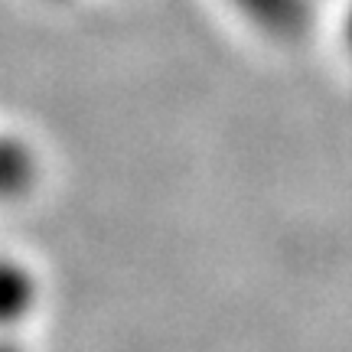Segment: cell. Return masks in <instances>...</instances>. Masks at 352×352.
I'll use <instances>...</instances> for the list:
<instances>
[{"label": "cell", "mask_w": 352, "mask_h": 352, "mask_svg": "<svg viewBox=\"0 0 352 352\" xmlns=\"http://www.w3.org/2000/svg\"><path fill=\"white\" fill-rule=\"evenodd\" d=\"M252 23L277 36H297L310 20L307 0H232Z\"/></svg>", "instance_id": "obj_1"}, {"label": "cell", "mask_w": 352, "mask_h": 352, "mask_svg": "<svg viewBox=\"0 0 352 352\" xmlns=\"http://www.w3.org/2000/svg\"><path fill=\"white\" fill-rule=\"evenodd\" d=\"M36 183V157L20 138L0 134V199H20Z\"/></svg>", "instance_id": "obj_2"}, {"label": "cell", "mask_w": 352, "mask_h": 352, "mask_svg": "<svg viewBox=\"0 0 352 352\" xmlns=\"http://www.w3.org/2000/svg\"><path fill=\"white\" fill-rule=\"evenodd\" d=\"M36 303V280L20 261L0 258V327L20 323Z\"/></svg>", "instance_id": "obj_3"}, {"label": "cell", "mask_w": 352, "mask_h": 352, "mask_svg": "<svg viewBox=\"0 0 352 352\" xmlns=\"http://www.w3.org/2000/svg\"><path fill=\"white\" fill-rule=\"evenodd\" d=\"M346 46L352 50V7H349V13H346Z\"/></svg>", "instance_id": "obj_4"}]
</instances>
